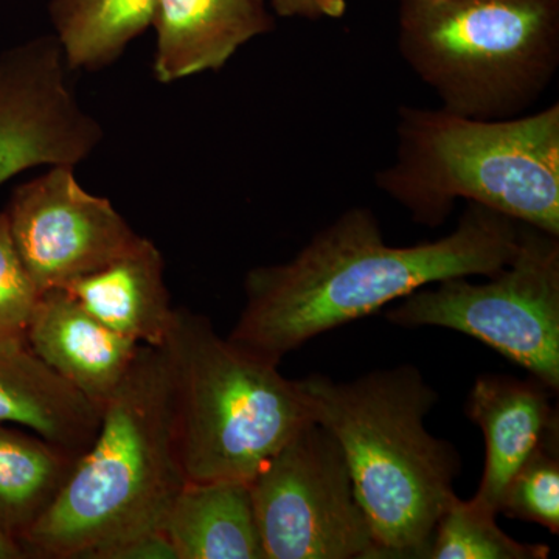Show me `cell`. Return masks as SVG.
<instances>
[{
  "mask_svg": "<svg viewBox=\"0 0 559 559\" xmlns=\"http://www.w3.org/2000/svg\"><path fill=\"white\" fill-rule=\"evenodd\" d=\"M102 409L31 347L0 345V423L31 429L43 439L83 454L97 437Z\"/></svg>",
  "mask_w": 559,
  "mask_h": 559,
  "instance_id": "obj_15",
  "label": "cell"
},
{
  "mask_svg": "<svg viewBox=\"0 0 559 559\" xmlns=\"http://www.w3.org/2000/svg\"><path fill=\"white\" fill-rule=\"evenodd\" d=\"M520 237L516 221L468 204L455 230L439 240L390 246L370 209H348L294 259L248 272L245 308L229 340L280 364L320 334L423 286L496 274L513 259Z\"/></svg>",
  "mask_w": 559,
  "mask_h": 559,
  "instance_id": "obj_1",
  "label": "cell"
},
{
  "mask_svg": "<svg viewBox=\"0 0 559 559\" xmlns=\"http://www.w3.org/2000/svg\"><path fill=\"white\" fill-rule=\"evenodd\" d=\"M0 559H25L20 544L0 532Z\"/></svg>",
  "mask_w": 559,
  "mask_h": 559,
  "instance_id": "obj_24",
  "label": "cell"
},
{
  "mask_svg": "<svg viewBox=\"0 0 559 559\" xmlns=\"http://www.w3.org/2000/svg\"><path fill=\"white\" fill-rule=\"evenodd\" d=\"M399 47L441 109L513 119L557 75L559 0H401Z\"/></svg>",
  "mask_w": 559,
  "mask_h": 559,
  "instance_id": "obj_6",
  "label": "cell"
},
{
  "mask_svg": "<svg viewBox=\"0 0 559 559\" xmlns=\"http://www.w3.org/2000/svg\"><path fill=\"white\" fill-rule=\"evenodd\" d=\"M79 457L38 433L0 423V532L20 544L57 499Z\"/></svg>",
  "mask_w": 559,
  "mask_h": 559,
  "instance_id": "obj_17",
  "label": "cell"
},
{
  "mask_svg": "<svg viewBox=\"0 0 559 559\" xmlns=\"http://www.w3.org/2000/svg\"><path fill=\"white\" fill-rule=\"evenodd\" d=\"M249 489L266 559H377L344 452L314 419L280 448Z\"/></svg>",
  "mask_w": 559,
  "mask_h": 559,
  "instance_id": "obj_8",
  "label": "cell"
},
{
  "mask_svg": "<svg viewBox=\"0 0 559 559\" xmlns=\"http://www.w3.org/2000/svg\"><path fill=\"white\" fill-rule=\"evenodd\" d=\"M5 213L40 293L102 270L140 238L108 198L84 189L66 165L21 183Z\"/></svg>",
  "mask_w": 559,
  "mask_h": 559,
  "instance_id": "obj_10",
  "label": "cell"
},
{
  "mask_svg": "<svg viewBox=\"0 0 559 559\" xmlns=\"http://www.w3.org/2000/svg\"><path fill=\"white\" fill-rule=\"evenodd\" d=\"M311 418L340 443L377 546V559L428 557L443 511L457 498L462 460L426 429L439 401L415 366L374 370L353 381L297 380Z\"/></svg>",
  "mask_w": 559,
  "mask_h": 559,
  "instance_id": "obj_3",
  "label": "cell"
},
{
  "mask_svg": "<svg viewBox=\"0 0 559 559\" xmlns=\"http://www.w3.org/2000/svg\"><path fill=\"white\" fill-rule=\"evenodd\" d=\"M544 544L511 538L498 524V514L455 498L437 522L426 559H547Z\"/></svg>",
  "mask_w": 559,
  "mask_h": 559,
  "instance_id": "obj_19",
  "label": "cell"
},
{
  "mask_svg": "<svg viewBox=\"0 0 559 559\" xmlns=\"http://www.w3.org/2000/svg\"><path fill=\"white\" fill-rule=\"evenodd\" d=\"M28 347L95 406H105L130 371L140 344L110 330L69 290L40 294Z\"/></svg>",
  "mask_w": 559,
  "mask_h": 559,
  "instance_id": "obj_11",
  "label": "cell"
},
{
  "mask_svg": "<svg viewBox=\"0 0 559 559\" xmlns=\"http://www.w3.org/2000/svg\"><path fill=\"white\" fill-rule=\"evenodd\" d=\"M53 35L0 55V186L40 165L76 167L103 140L81 106Z\"/></svg>",
  "mask_w": 559,
  "mask_h": 559,
  "instance_id": "obj_9",
  "label": "cell"
},
{
  "mask_svg": "<svg viewBox=\"0 0 559 559\" xmlns=\"http://www.w3.org/2000/svg\"><path fill=\"white\" fill-rule=\"evenodd\" d=\"M62 289L110 330L140 345L160 348L164 344L175 308L165 282L164 257L148 238L140 237L119 259Z\"/></svg>",
  "mask_w": 559,
  "mask_h": 559,
  "instance_id": "obj_14",
  "label": "cell"
},
{
  "mask_svg": "<svg viewBox=\"0 0 559 559\" xmlns=\"http://www.w3.org/2000/svg\"><path fill=\"white\" fill-rule=\"evenodd\" d=\"M160 348L187 481H249L312 419L297 380L219 336L207 316L175 308Z\"/></svg>",
  "mask_w": 559,
  "mask_h": 559,
  "instance_id": "obj_5",
  "label": "cell"
},
{
  "mask_svg": "<svg viewBox=\"0 0 559 559\" xmlns=\"http://www.w3.org/2000/svg\"><path fill=\"white\" fill-rule=\"evenodd\" d=\"M554 390L528 377L480 374L466 396V417L485 439V468L473 502L499 516L503 489L547 433L559 428Z\"/></svg>",
  "mask_w": 559,
  "mask_h": 559,
  "instance_id": "obj_12",
  "label": "cell"
},
{
  "mask_svg": "<svg viewBox=\"0 0 559 559\" xmlns=\"http://www.w3.org/2000/svg\"><path fill=\"white\" fill-rule=\"evenodd\" d=\"M272 9L282 17L305 20H340L347 11V0H271Z\"/></svg>",
  "mask_w": 559,
  "mask_h": 559,
  "instance_id": "obj_22",
  "label": "cell"
},
{
  "mask_svg": "<svg viewBox=\"0 0 559 559\" xmlns=\"http://www.w3.org/2000/svg\"><path fill=\"white\" fill-rule=\"evenodd\" d=\"M157 0H51L50 21L70 70H100L153 24Z\"/></svg>",
  "mask_w": 559,
  "mask_h": 559,
  "instance_id": "obj_18",
  "label": "cell"
},
{
  "mask_svg": "<svg viewBox=\"0 0 559 559\" xmlns=\"http://www.w3.org/2000/svg\"><path fill=\"white\" fill-rule=\"evenodd\" d=\"M499 514L559 532V428L544 437L513 474L499 502Z\"/></svg>",
  "mask_w": 559,
  "mask_h": 559,
  "instance_id": "obj_20",
  "label": "cell"
},
{
  "mask_svg": "<svg viewBox=\"0 0 559 559\" xmlns=\"http://www.w3.org/2000/svg\"><path fill=\"white\" fill-rule=\"evenodd\" d=\"M40 290L25 267L7 213H0V345L28 347V329Z\"/></svg>",
  "mask_w": 559,
  "mask_h": 559,
  "instance_id": "obj_21",
  "label": "cell"
},
{
  "mask_svg": "<svg viewBox=\"0 0 559 559\" xmlns=\"http://www.w3.org/2000/svg\"><path fill=\"white\" fill-rule=\"evenodd\" d=\"M452 277L396 301L388 320L403 329L459 331L559 390V237L521 224L520 246L487 282Z\"/></svg>",
  "mask_w": 559,
  "mask_h": 559,
  "instance_id": "obj_7",
  "label": "cell"
},
{
  "mask_svg": "<svg viewBox=\"0 0 559 559\" xmlns=\"http://www.w3.org/2000/svg\"><path fill=\"white\" fill-rule=\"evenodd\" d=\"M162 532L178 559H266L249 481H187Z\"/></svg>",
  "mask_w": 559,
  "mask_h": 559,
  "instance_id": "obj_16",
  "label": "cell"
},
{
  "mask_svg": "<svg viewBox=\"0 0 559 559\" xmlns=\"http://www.w3.org/2000/svg\"><path fill=\"white\" fill-rule=\"evenodd\" d=\"M395 162L378 189L437 227L455 202L559 237V105L503 120L403 106Z\"/></svg>",
  "mask_w": 559,
  "mask_h": 559,
  "instance_id": "obj_4",
  "label": "cell"
},
{
  "mask_svg": "<svg viewBox=\"0 0 559 559\" xmlns=\"http://www.w3.org/2000/svg\"><path fill=\"white\" fill-rule=\"evenodd\" d=\"M154 73L160 83L218 70L240 47L266 35V0H157Z\"/></svg>",
  "mask_w": 559,
  "mask_h": 559,
  "instance_id": "obj_13",
  "label": "cell"
},
{
  "mask_svg": "<svg viewBox=\"0 0 559 559\" xmlns=\"http://www.w3.org/2000/svg\"><path fill=\"white\" fill-rule=\"evenodd\" d=\"M112 559H178V557L170 540L164 532H160L132 540L117 550Z\"/></svg>",
  "mask_w": 559,
  "mask_h": 559,
  "instance_id": "obj_23",
  "label": "cell"
},
{
  "mask_svg": "<svg viewBox=\"0 0 559 559\" xmlns=\"http://www.w3.org/2000/svg\"><path fill=\"white\" fill-rule=\"evenodd\" d=\"M186 484L167 358L140 345L102 407L97 437L21 549L25 559H112L132 540L162 532Z\"/></svg>",
  "mask_w": 559,
  "mask_h": 559,
  "instance_id": "obj_2",
  "label": "cell"
}]
</instances>
